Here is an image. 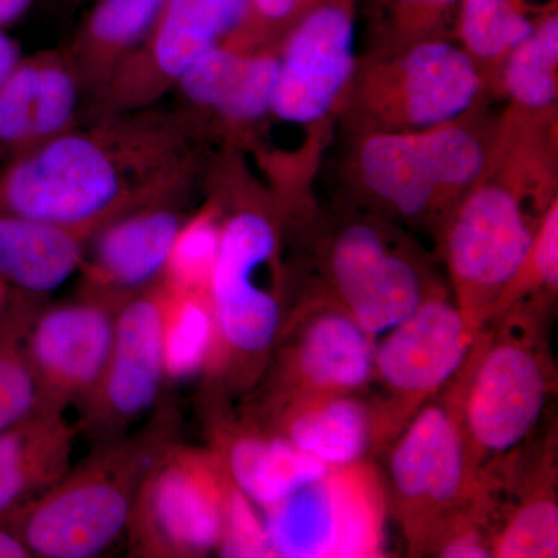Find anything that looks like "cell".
Here are the masks:
<instances>
[{
  "label": "cell",
  "mask_w": 558,
  "mask_h": 558,
  "mask_svg": "<svg viewBox=\"0 0 558 558\" xmlns=\"http://www.w3.org/2000/svg\"><path fill=\"white\" fill-rule=\"evenodd\" d=\"M557 126L513 116L499 119L497 154L486 178L438 234L451 300L480 328L490 322L557 199Z\"/></svg>",
  "instance_id": "cell-1"
},
{
  "label": "cell",
  "mask_w": 558,
  "mask_h": 558,
  "mask_svg": "<svg viewBox=\"0 0 558 558\" xmlns=\"http://www.w3.org/2000/svg\"><path fill=\"white\" fill-rule=\"evenodd\" d=\"M72 130L14 156L0 174V213L97 233L131 209L159 201L179 157L157 130Z\"/></svg>",
  "instance_id": "cell-2"
},
{
  "label": "cell",
  "mask_w": 558,
  "mask_h": 558,
  "mask_svg": "<svg viewBox=\"0 0 558 558\" xmlns=\"http://www.w3.org/2000/svg\"><path fill=\"white\" fill-rule=\"evenodd\" d=\"M550 306L526 301L492 318L457 374L470 465L490 490L510 478L517 451L538 427L556 388L546 339Z\"/></svg>",
  "instance_id": "cell-3"
},
{
  "label": "cell",
  "mask_w": 558,
  "mask_h": 558,
  "mask_svg": "<svg viewBox=\"0 0 558 558\" xmlns=\"http://www.w3.org/2000/svg\"><path fill=\"white\" fill-rule=\"evenodd\" d=\"M499 119L486 110L436 130L348 134L344 175L357 207L438 238L459 202L486 178Z\"/></svg>",
  "instance_id": "cell-4"
},
{
  "label": "cell",
  "mask_w": 558,
  "mask_h": 558,
  "mask_svg": "<svg viewBox=\"0 0 558 558\" xmlns=\"http://www.w3.org/2000/svg\"><path fill=\"white\" fill-rule=\"evenodd\" d=\"M281 219L259 202L223 205L222 236L209 284L216 351L205 389L248 395L269 368L289 311Z\"/></svg>",
  "instance_id": "cell-5"
},
{
  "label": "cell",
  "mask_w": 558,
  "mask_h": 558,
  "mask_svg": "<svg viewBox=\"0 0 558 558\" xmlns=\"http://www.w3.org/2000/svg\"><path fill=\"white\" fill-rule=\"evenodd\" d=\"M137 433L95 444L53 486L3 515L33 557L101 556L126 532L135 498L161 451L178 440V414L160 407Z\"/></svg>",
  "instance_id": "cell-6"
},
{
  "label": "cell",
  "mask_w": 558,
  "mask_h": 558,
  "mask_svg": "<svg viewBox=\"0 0 558 558\" xmlns=\"http://www.w3.org/2000/svg\"><path fill=\"white\" fill-rule=\"evenodd\" d=\"M490 95L454 36L363 51L339 110L347 134L422 132L487 109Z\"/></svg>",
  "instance_id": "cell-7"
},
{
  "label": "cell",
  "mask_w": 558,
  "mask_h": 558,
  "mask_svg": "<svg viewBox=\"0 0 558 558\" xmlns=\"http://www.w3.org/2000/svg\"><path fill=\"white\" fill-rule=\"evenodd\" d=\"M357 207V205H355ZM392 222L357 207L319 238L317 289L339 303L374 341L447 289L416 242Z\"/></svg>",
  "instance_id": "cell-8"
},
{
  "label": "cell",
  "mask_w": 558,
  "mask_h": 558,
  "mask_svg": "<svg viewBox=\"0 0 558 558\" xmlns=\"http://www.w3.org/2000/svg\"><path fill=\"white\" fill-rule=\"evenodd\" d=\"M388 449L389 512L402 529L410 557L425 556L433 535L453 513L480 495L494 494L470 465L457 376Z\"/></svg>",
  "instance_id": "cell-9"
},
{
  "label": "cell",
  "mask_w": 558,
  "mask_h": 558,
  "mask_svg": "<svg viewBox=\"0 0 558 558\" xmlns=\"http://www.w3.org/2000/svg\"><path fill=\"white\" fill-rule=\"evenodd\" d=\"M260 512L271 557L377 558L387 553L388 492L369 458L330 468Z\"/></svg>",
  "instance_id": "cell-10"
},
{
  "label": "cell",
  "mask_w": 558,
  "mask_h": 558,
  "mask_svg": "<svg viewBox=\"0 0 558 558\" xmlns=\"http://www.w3.org/2000/svg\"><path fill=\"white\" fill-rule=\"evenodd\" d=\"M449 293L433 296L377 340L368 399L376 451L388 449L464 365L481 332Z\"/></svg>",
  "instance_id": "cell-11"
},
{
  "label": "cell",
  "mask_w": 558,
  "mask_h": 558,
  "mask_svg": "<svg viewBox=\"0 0 558 558\" xmlns=\"http://www.w3.org/2000/svg\"><path fill=\"white\" fill-rule=\"evenodd\" d=\"M227 475L209 447L174 440L146 473L126 532L131 556L201 558L218 553Z\"/></svg>",
  "instance_id": "cell-12"
},
{
  "label": "cell",
  "mask_w": 558,
  "mask_h": 558,
  "mask_svg": "<svg viewBox=\"0 0 558 558\" xmlns=\"http://www.w3.org/2000/svg\"><path fill=\"white\" fill-rule=\"evenodd\" d=\"M376 341L317 288L288 311L256 405L369 391ZM256 387V388H258Z\"/></svg>",
  "instance_id": "cell-13"
},
{
  "label": "cell",
  "mask_w": 558,
  "mask_h": 558,
  "mask_svg": "<svg viewBox=\"0 0 558 558\" xmlns=\"http://www.w3.org/2000/svg\"><path fill=\"white\" fill-rule=\"evenodd\" d=\"M357 0H317L278 43L270 119L318 140L357 68Z\"/></svg>",
  "instance_id": "cell-14"
},
{
  "label": "cell",
  "mask_w": 558,
  "mask_h": 558,
  "mask_svg": "<svg viewBox=\"0 0 558 558\" xmlns=\"http://www.w3.org/2000/svg\"><path fill=\"white\" fill-rule=\"evenodd\" d=\"M161 279L117 311L112 344L94 388L80 400L78 433L95 444L128 435L156 411L167 384L161 328Z\"/></svg>",
  "instance_id": "cell-15"
},
{
  "label": "cell",
  "mask_w": 558,
  "mask_h": 558,
  "mask_svg": "<svg viewBox=\"0 0 558 558\" xmlns=\"http://www.w3.org/2000/svg\"><path fill=\"white\" fill-rule=\"evenodd\" d=\"M119 307L80 295L72 303L40 307L25 336V351L47 413L65 414L97 384Z\"/></svg>",
  "instance_id": "cell-16"
},
{
  "label": "cell",
  "mask_w": 558,
  "mask_h": 558,
  "mask_svg": "<svg viewBox=\"0 0 558 558\" xmlns=\"http://www.w3.org/2000/svg\"><path fill=\"white\" fill-rule=\"evenodd\" d=\"M183 222L179 211L157 201L110 220L90 240L80 295L120 307L159 282Z\"/></svg>",
  "instance_id": "cell-17"
},
{
  "label": "cell",
  "mask_w": 558,
  "mask_h": 558,
  "mask_svg": "<svg viewBox=\"0 0 558 558\" xmlns=\"http://www.w3.org/2000/svg\"><path fill=\"white\" fill-rule=\"evenodd\" d=\"M222 399L207 391L201 402L208 418L209 449L234 486L260 510L278 505L330 469L252 417H227Z\"/></svg>",
  "instance_id": "cell-18"
},
{
  "label": "cell",
  "mask_w": 558,
  "mask_h": 558,
  "mask_svg": "<svg viewBox=\"0 0 558 558\" xmlns=\"http://www.w3.org/2000/svg\"><path fill=\"white\" fill-rule=\"evenodd\" d=\"M245 416L328 468L354 464L376 453L373 410L360 395L293 400L250 409Z\"/></svg>",
  "instance_id": "cell-19"
},
{
  "label": "cell",
  "mask_w": 558,
  "mask_h": 558,
  "mask_svg": "<svg viewBox=\"0 0 558 558\" xmlns=\"http://www.w3.org/2000/svg\"><path fill=\"white\" fill-rule=\"evenodd\" d=\"M80 78L57 54L22 60L0 89V146L14 156L70 131Z\"/></svg>",
  "instance_id": "cell-20"
},
{
  "label": "cell",
  "mask_w": 558,
  "mask_h": 558,
  "mask_svg": "<svg viewBox=\"0 0 558 558\" xmlns=\"http://www.w3.org/2000/svg\"><path fill=\"white\" fill-rule=\"evenodd\" d=\"M90 230L0 213V279L14 292L43 300L81 270Z\"/></svg>",
  "instance_id": "cell-21"
},
{
  "label": "cell",
  "mask_w": 558,
  "mask_h": 558,
  "mask_svg": "<svg viewBox=\"0 0 558 558\" xmlns=\"http://www.w3.org/2000/svg\"><path fill=\"white\" fill-rule=\"evenodd\" d=\"M76 435L78 428L57 413H39L0 432V517L69 472Z\"/></svg>",
  "instance_id": "cell-22"
},
{
  "label": "cell",
  "mask_w": 558,
  "mask_h": 558,
  "mask_svg": "<svg viewBox=\"0 0 558 558\" xmlns=\"http://www.w3.org/2000/svg\"><path fill=\"white\" fill-rule=\"evenodd\" d=\"M248 13L250 0H165L146 39L153 75L175 83L202 54L238 35Z\"/></svg>",
  "instance_id": "cell-23"
},
{
  "label": "cell",
  "mask_w": 558,
  "mask_h": 558,
  "mask_svg": "<svg viewBox=\"0 0 558 558\" xmlns=\"http://www.w3.org/2000/svg\"><path fill=\"white\" fill-rule=\"evenodd\" d=\"M499 98L531 119H557L558 11L548 3L531 33L513 47L499 75Z\"/></svg>",
  "instance_id": "cell-24"
},
{
  "label": "cell",
  "mask_w": 558,
  "mask_h": 558,
  "mask_svg": "<svg viewBox=\"0 0 558 558\" xmlns=\"http://www.w3.org/2000/svg\"><path fill=\"white\" fill-rule=\"evenodd\" d=\"M545 7L527 0H461L453 36L478 68L487 94L499 98V75L513 47L526 38Z\"/></svg>",
  "instance_id": "cell-25"
},
{
  "label": "cell",
  "mask_w": 558,
  "mask_h": 558,
  "mask_svg": "<svg viewBox=\"0 0 558 558\" xmlns=\"http://www.w3.org/2000/svg\"><path fill=\"white\" fill-rule=\"evenodd\" d=\"M163 359L167 381L205 376L216 351V325L208 293L179 292L161 282Z\"/></svg>",
  "instance_id": "cell-26"
},
{
  "label": "cell",
  "mask_w": 558,
  "mask_h": 558,
  "mask_svg": "<svg viewBox=\"0 0 558 558\" xmlns=\"http://www.w3.org/2000/svg\"><path fill=\"white\" fill-rule=\"evenodd\" d=\"M553 451H546L519 505L510 510L490 537V554L495 558H556L558 556V502L556 469L550 462Z\"/></svg>",
  "instance_id": "cell-27"
},
{
  "label": "cell",
  "mask_w": 558,
  "mask_h": 558,
  "mask_svg": "<svg viewBox=\"0 0 558 558\" xmlns=\"http://www.w3.org/2000/svg\"><path fill=\"white\" fill-rule=\"evenodd\" d=\"M40 307V299L13 290L0 315V432L47 413L25 351V336Z\"/></svg>",
  "instance_id": "cell-28"
},
{
  "label": "cell",
  "mask_w": 558,
  "mask_h": 558,
  "mask_svg": "<svg viewBox=\"0 0 558 558\" xmlns=\"http://www.w3.org/2000/svg\"><path fill=\"white\" fill-rule=\"evenodd\" d=\"M165 0H100L80 38L87 68L100 73L146 43L156 27Z\"/></svg>",
  "instance_id": "cell-29"
},
{
  "label": "cell",
  "mask_w": 558,
  "mask_h": 558,
  "mask_svg": "<svg viewBox=\"0 0 558 558\" xmlns=\"http://www.w3.org/2000/svg\"><path fill=\"white\" fill-rule=\"evenodd\" d=\"M222 222L223 204L219 199L209 201L196 215L185 219L172 244L161 277L167 288L209 295V284L219 255Z\"/></svg>",
  "instance_id": "cell-30"
},
{
  "label": "cell",
  "mask_w": 558,
  "mask_h": 558,
  "mask_svg": "<svg viewBox=\"0 0 558 558\" xmlns=\"http://www.w3.org/2000/svg\"><path fill=\"white\" fill-rule=\"evenodd\" d=\"M459 3L461 0H374L376 13L368 51L453 36Z\"/></svg>",
  "instance_id": "cell-31"
},
{
  "label": "cell",
  "mask_w": 558,
  "mask_h": 558,
  "mask_svg": "<svg viewBox=\"0 0 558 558\" xmlns=\"http://www.w3.org/2000/svg\"><path fill=\"white\" fill-rule=\"evenodd\" d=\"M278 78V43L248 51L233 86L216 109L220 123L244 131L270 119Z\"/></svg>",
  "instance_id": "cell-32"
},
{
  "label": "cell",
  "mask_w": 558,
  "mask_h": 558,
  "mask_svg": "<svg viewBox=\"0 0 558 558\" xmlns=\"http://www.w3.org/2000/svg\"><path fill=\"white\" fill-rule=\"evenodd\" d=\"M558 292V197L543 213L534 242L517 277L499 296L492 318L526 301L554 303ZM490 318V319H492Z\"/></svg>",
  "instance_id": "cell-33"
},
{
  "label": "cell",
  "mask_w": 558,
  "mask_h": 558,
  "mask_svg": "<svg viewBox=\"0 0 558 558\" xmlns=\"http://www.w3.org/2000/svg\"><path fill=\"white\" fill-rule=\"evenodd\" d=\"M250 50L229 39L202 54L175 81L180 94L194 108L215 113L233 86Z\"/></svg>",
  "instance_id": "cell-34"
},
{
  "label": "cell",
  "mask_w": 558,
  "mask_h": 558,
  "mask_svg": "<svg viewBox=\"0 0 558 558\" xmlns=\"http://www.w3.org/2000/svg\"><path fill=\"white\" fill-rule=\"evenodd\" d=\"M227 475V473H226ZM219 556L271 557L263 512L227 475Z\"/></svg>",
  "instance_id": "cell-35"
},
{
  "label": "cell",
  "mask_w": 558,
  "mask_h": 558,
  "mask_svg": "<svg viewBox=\"0 0 558 558\" xmlns=\"http://www.w3.org/2000/svg\"><path fill=\"white\" fill-rule=\"evenodd\" d=\"M317 0H250V13L233 38L248 49L277 44Z\"/></svg>",
  "instance_id": "cell-36"
},
{
  "label": "cell",
  "mask_w": 558,
  "mask_h": 558,
  "mask_svg": "<svg viewBox=\"0 0 558 558\" xmlns=\"http://www.w3.org/2000/svg\"><path fill=\"white\" fill-rule=\"evenodd\" d=\"M24 60L21 54L20 46L16 40L10 38L3 28H0V89L3 84L13 75L14 70Z\"/></svg>",
  "instance_id": "cell-37"
},
{
  "label": "cell",
  "mask_w": 558,
  "mask_h": 558,
  "mask_svg": "<svg viewBox=\"0 0 558 558\" xmlns=\"http://www.w3.org/2000/svg\"><path fill=\"white\" fill-rule=\"evenodd\" d=\"M0 558H33L24 539L3 517H0Z\"/></svg>",
  "instance_id": "cell-38"
},
{
  "label": "cell",
  "mask_w": 558,
  "mask_h": 558,
  "mask_svg": "<svg viewBox=\"0 0 558 558\" xmlns=\"http://www.w3.org/2000/svg\"><path fill=\"white\" fill-rule=\"evenodd\" d=\"M32 3L33 0H0V28L20 20Z\"/></svg>",
  "instance_id": "cell-39"
},
{
  "label": "cell",
  "mask_w": 558,
  "mask_h": 558,
  "mask_svg": "<svg viewBox=\"0 0 558 558\" xmlns=\"http://www.w3.org/2000/svg\"><path fill=\"white\" fill-rule=\"evenodd\" d=\"M11 295H13V290L0 279V315H2L7 306H9Z\"/></svg>",
  "instance_id": "cell-40"
}]
</instances>
